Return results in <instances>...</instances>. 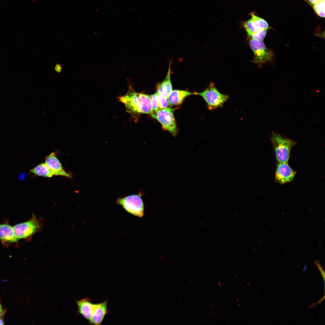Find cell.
<instances>
[{
    "label": "cell",
    "instance_id": "obj_25",
    "mask_svg": "<svg viewBox=\"0 0 325 325\" xmlns=\"http://www.w3.org/2000/svg\"><path fill=\"white\" fill-rule=\"evenodd\" d=\"M3 308V307H2V305H1V302H0V309H2Z\"/></svg>",
    "mask_w": 325,
    "mask_h": 325
},
{
    "label": "cell",
    "instance_id": "obj_21",
    "mask_svg": "<svg viewBox=\"0 0 325 325\" xmlns=\"http://www.w3.org/2000/svg\"><path fill=\"white\" fill-rule=\"evenodd\" d=\"M62 66L60 64L56 63L55 64L54 68V70L57 73H60L62 71Z\"/></svg>",
    "mask_w": 325,
    "mask_h": 325
},
{
    "label": "cell",
    "instance_id": "obj_13",
    "mask_svg": "<svg viewBox=\"0 0 325 325\" xmlns=\"http://www.w3.org/2000/svg\"><path fill=\"white\" fill-rule=\"evenodd\" d=\"M171 63H169V68L166 76L164 80L158 84L156 87V92L158 95H162L167 98L172 90L171 81Z\"/></svg>",
    "mask_w": 325,
    "mask_h": 325
},
{
    "label": "cell",
    "instance_id": "obj_17",
    "mask_svg": "<svg viewBox=\"0 0 325 325\" xmlns=\"http://www.w3.org/2000/svg\"><path fill=\"white\" fill-rule=\"evenodd\" d=\"M316 13L320 17H325V0H321L313 5Z\"/></svg>",
    "mask_w": 325,
    "mask_h": 325
},
{
    "label": "cell",
    "instance_id": "obj_7",
    "mask_svg": "<svg viewBox=\"0 0 325 325\" xmlns=\"http://www.w3.org/2000/svg\"><path fill=\"white\" fill-rule=\"evenodd\" d=\"M174 109L167 107L159 109L151 115V116L158 120L162 125V128L176 136L178 130L174 115Z\"/></svg>",
    "mask_w": 325,
    "mask_h": 325
},
{
    "label": "cell",
    "instance_id": "obj_3",
    "mask_svg": "<svg viewBox=\"0 0 325 325\" xmlns=\"http://www.w3.org/2000/svg\"><path fill=\"white\" fill-rule=\"evenodd\" d=\"M196 95H200L203 98L206 103L208 109L210 110L222 107L229 98L227 95L221 93L215 83L212 82L204 91L196 92Z\"/></svg>",
    "mask_w": 325,
    "mask_h": 325
},
{
    "label": "cell",
    "instance_id": "obj_1",
    "mask_svg": "<svg viewBox=\"0 0 325 325\" xmlns=\"http://www.w3.org/2000/svg\"><path fill=\"white\" fill-rule=\"evenodd\" d=\"M118 98L124 104L126 112L135 119L141 114L151 115L153 112L151 95L137 92L130 86L126 94Z\"/></svg>",
    "mask_w": 325,
    "mask_h": 325
},
{
    "label": "cell",
    "instance_id": "obj_2",
    "mask_svg": "<svg viewBox=\"0 0 325 325\" xmlns=\"http://www.w3.org/2000/svg\"><path fill=\"white\" fill-rule=\"evenodd\" d=\"M271 141L278 162L288 163L291 150L296 142L275 132L272 133Z\"/></svg>",
    "mask_w": 325,
    "mask_h": 325
},
{
    "label": "cell",
    "instance_id": "obj_16",
    "mask_svg": "<svg viewBox=\"0 0 325 325\" xmlns=\"http://www.w3.org/2000/svg\"><path fill=\"white\" fill-rule=\"evenodd\" d=\"M30 171L39 176L51 177L54 175L46 164L42 163L30 170Z\"/></svg>",
    "mask_w": 325,
    "mask_h": 325
},
{
    "label": "cell",
    "instance_id": "obj_15",
    "mask_svg": "<svg viewBox=\"0 0 325 325\" xmlns=\"http://www.w3.org/2000/svg\"><path fill=\"white\" fill-rule=\"evenodd\" d=\"M79 313L85 318L90 321L94 308V304L89 299H84L77 301Z\"/></svg>",
    "mask_w": 325,
    "mask_h": 325
},
{
    "label": "cell",
    "instance_id": "obj_10",
    "mask_svg": "<svg viewBox=\"0 0 325 325\" xmlns=\"http://www.w3.org/2000/svg\"><path fill=\"white\" fill-rule=\"evenodd\" d=\"M45 163L51 169L54 175L62 176L69 178L72 177L70 174L63 170L61 163L54 153H51L46 157Z\"/></svg>",
    "mask_w": 325,
    "mask_h": 325
},
{
    "label": "cell",
    "instance_id": "obj_4",
    "mask_svg": "<svg viewBox=\"0 0 325 325\" xmlns=\"http://www.w3.org/2000/svg\"><path fill=\"white\" fill-rule=\"evenodd\" d=\"M140 193L118 198L116 203L122 207L128 212L134 216L142 218L144 215V206Z\"/></svg>",
    "mask_w": 325,
    "mask_h": 325
},
{
    "label": "cell",
    "instance_id": "obj_5",
    "mask_svg": "<svg viewBox=\"0 0 325 325\" xmlns=\"http://www.w3.org/2000/svg\"><path fill=\"white\" fill-rule=\"evenodd\" d=\"M42 226L41 221L32 213L28 221L16 224L13 228L15 235L19 240L30 237L40 230Z\"/></svg>",
    "mask_w": 325,
    "mask_h": 325
},
{
    "label": "cell",
    "instance_id": "obj_24",
    "mask_svg": "<svg viewBox=\"0 0 325 325\" xmlns=\"http://www.w3.org/2000/svg\"><path fill=\"white\" fill-rule=\"evenodd\" d=\"M5 313V310L4 308L0 309V316L4 315Z\"/></svg>",
    "mask_w": 325,
    "mask_h": 325
},
{
    "label": "cell",
    "instance_id": "obj_18",
    "mask_svg": "<svg viewBox=\"0 0 325 325\" xmlns=\"http://www.w3.org/2000/svg\"><path fill=\"white\" fill-rule=\"evenodd\" d=\"M267 30L265 29H262L248 36L250 39L263 40L266 35Z\"/></svg>",
    "mask_w": 325,
    "mask_h": 325
},
{
    "label": "cell",
    "instance_id": "obj_23",
    "mask_svg": "<svg viewBox=\"0 0 325 325\" xmlns=\"http://www.w3.org/2000/svg\"><path fill=\"white\" fill-rule=\"evenodd\" d=\"M4 316H0V325H4L5 324L3 320Z\"/></svg>",
    "mask_w": 325,
    "mask_h": 325
},
{
    "label": "cell",
    "instance_id": "obj_8",
    "mask_svg": "<svg viewBox=\"0 0 325 325\" xmlns=\"http://www.w3.org/2000/svg\"><path fill=\"white\" fill-rule=\"evenodd\" d=\"M296 173L288 163L278 162L275 173V182L283 184L291 182Z\"/></svg>",
    "mask_w": 325,
    "mask_h": 325
},
{
    "label": "cell",
    "instance_id": "obj_9",
    "mask_svg": "<svg viewBox=\"0 0 325 325\" xmlns=\"http://www.w3.org/2000/svg\"><path fill=\"white\" fill-rule=\"evenodd\" d=\"M251 18L245 22L243 26L248 36L262 29L267 30L269 26L264 19L256 15L253 13H251Z\"/></svg>",
    "mask_w": 325,
    "mask_h": 325
},
{
    "label": "cell",
    "instance_id": "obj_14",
    "mask_svg": "<svg viewBox=\"0 0 325 325\" xmlns=\"http://www.w3.org/2000/svg\"><path fill=\"white\" fill-rule=\"evenodd\" d=\"M196 94V92L192 93L185 90H172L168 98L169 104L170 106L181 104L187 97L190 95Z\"/></svg>",
    "mask_w": 325,
    "mask_h": 325
},
{
    "label": "cell",
    "instance_id": "obj_22",
    "mask_svg": "<svg viewBox=\"0 0 325 325\" xmlns=\"http://www.w3.org/2000/svg\"><path fill=\"white\" fill-rule=\"evenodd\" d=\"M321 0H306L308 4L312 6L316 3Z\"/></svg>",
    "mask_w": 325,
    "mask_h": 325
},
{
    "label": "cell",
    "instance_id": "obj_12",
    "mask_svg": "<svg viewBox=\"0 0 325 325\" xmlns=\"http://www.w3.org/2000/svg\"><path fill=\"white\" fill-rule=\"evenodd\" d=\"M0 240L5 246L18 240L15 235L13 226L7 223L0 224Z\"/></svg>",
    "mask_w": 325,
    "mask_h": 325
},
{
    "label": "cell",
    "instance_id": "obj_11",
    "mask_svg": "<svg viewBox=\"0 0 325 325\" xmlns=\"http://www.w3.org/2000/svg\"><path fill=\"white\" fill-rule=\"evenodd\" d=\"M107 301L95 304L92 316L89 323L92 325H101L104 319L108 312Z\"/></svg>",
    "mask_w": 325,
    "mask_h": 325
},
{
    "label": "cell",
    "instance_id": "obj_20",
    "mask_svg": "<svg viewBox=\"0 0 325 325\" xmlns=\"http://www.w3.org/2000/svg\"><path fill=\"white\" fill-rule=\"evenodd\" d=\"M159 98V109H164L168 107L169 102L168 98L164 96L158 95Z\"/></svg>",
    "mask_w": 325,
    "mask_h": 325
},
{
    "label": "cell",
    "instance_id": "obj_6",
    "mask_svg": "<svg viewBox=\"0 0 325 325\" xmlns=\"http://www.w3.org/2000/svg\"><path fill=\"white\" fill-rule=\"evenodd\" d=\"M249 45L254 53L252 62L260 66L265 63L272 60L274 56L273 52L266 47L263 40L250 39Z\"/></svg>",
    "mask_w": 325,
    "mask_h": 325
},
{
    "label": "cell",
    "instance_id": "obj_19",
    "mask_svg": "<svg viewBox=\"0 0 325 325\" xmlns=\"http://www.w3.org/2000/svg\"><path fill=\"white\" fill-rule=\"evenodd\" d=\"M151 105L153 112H156L159 109V98L157 93L156 92L151 95Z\"/></svg>",
    "mask_w": 325,
    "mask_h": 325
}]
</instances>
